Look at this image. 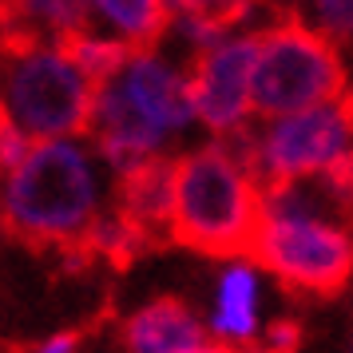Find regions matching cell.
I'll return each instance as SVG.
<instances>
[{"label":"cell","mask_w":353,"mask_h":353,"mask_svg":"<svg viewBox=\"0 0 353 353\" xmlns=\"http://www.w3.org/2000/svg\"><path fill=\"white\" fill-rule=\"evenodd\" d=\"M17 119L8 115V108H4V99H0V143H4V135H8V128H12Z\"/></svg>","instance_id":"obj_19"},{"label":"cell","mask_w":353,"mask_h":353,"mask_svg":"<svg viewBox=\"0 0 353 353\" xmlns=\"http://www.w3.org/2000/svg\"><path fill=\"white\" fill-rule=\"evenodd\" d=\"M92 4L112 28L123 32V40L135 52H151L163 40L167 24H171L167 0H92Z\"/></svg>","instance_id":"obj_13"},{"label":"cell","mask_w":353,"mask_h":353,"mask_svg":"<svg viewBox=\"0 0 353 353\" xmlns=\"http://www.w3.org/2000/svg\"><path fill=\"white\" fill-rule=\"evenodd\" d=\"M203 345V321L183 298H155L123 321L128 353H191Z\"/></svg>","instance_id":"obj_10"},{"label":"cell","mask_w":353,"mask_h":353,"mask_svg":"<svg viewBox=\"0 0 353 353\" xmlns=\"http://www.w3.org/2000/svg\"><path fill=\"white\" fill-rule=\"evenodd\" d=\"M115 210H123L131 223L151 230L167 246L171 242V210H175V159L147 155L135 167L119 171L115 179Z\"/></svg>","instance_id":"obj_8"},{"label":"cell","mask_w":353,"mask_h":353,"mask_svg":"<svg viewBox=\"0 0 353 353\" xmlns=\"http://www.w3.org/2000/svg\"><path fill=\"white\" fill-rule=\"evenodd\" d=\"M96 219V175L76 143L36 139L0 191L4 239L36 254H56Z\"/></svg>","instance_id":"obj_1"},{"label":"cell","mask_w":353,"mask_h":353,"mask_svg":"<svg viewBox=\"0 0 353 353\" xmlns=\"http://www.w3.org/2000/svg\"><path fill=\"white\" fill-rule=\"evenodd\" d=\"M258 282L246 266H230L219 282V298H214V334L234 345H250L258 325Z\"/></svg>","instance_id":"obj_12"},{"label":"cell","mask_w":353,"mask_h":353,"mask_svg":"<svg viewBox=\"0 0 353 353\" xmlns=\"http://www.w3.org/2000/svg\"><path fill=\"white\" fill-rule=\"evenodd\" d=\"M353 147V123L345 115V103H318L294 115H278L270 131L262 135V163L266 183H298L305 175H321L334 159H341Z\"/></svg>","instance_id":"obj_6"},{"label":"cell","mask_w":353,"mask_h":353,"mask_svg":"<svg viewBox=\"0 0 353 353\" xmlns=\"http://www.w3.org/2000/svg\"><path fill=\"white\" fill-rule=\"evenodd\" d=\"M262 0H167V8L175 17H187V20H203V24H214L219 32L234 28L242 20L254 12Z\"/></svg>","instance_id":"obj_15"},{"label":"cell","mask_w":353,"mask_h":353,"mask_svg":"<svg viewBox=\"0 0 353 353\" xmlns=\"http://www.w3.org/2000/svg\"><path fill=\"white\" fill-rule=\"evenodd\" d=\"M191 353H250V345H234V341H203V345H194Z\"/></svg>","instance_id":"obj_17"},{"label":"cell","mask_w":353,"mask_h":353,"mask_svg":"<svg viewBox=\"0 0 353 353\" xmlns=\"http://www.w3.org/2000/svg\"><path fill=\"white\" fill-rule=\"evenodd\" d=\"M286 294L305 302H334L353 278V234L318 214H266L254 254Z\"/></svg>","instance_id":"obj_5"},{"label":"cell","mask_w":353,"mask_h":353,"mask_svg":"<svg viewBox=\"0 0 353 353\" xmlns=\"http://www.w3.org/2000/svg\"><path fill=\"white\" fill-rule=\"evenodd\" d=\"M266 223L262 191L210 143L175 159L171 242L203 258H250Z\"/></svg>","instance_id":"obj_2"},{"label":"cell","mask_w":353,"mask_h":353,"mask_svg":"<svg viewBox=\"0 0 353 353\" xmlns=\"http://www.w3.org/2000/svg\"><path fill=\"white\" fill-rule=\"evenodd\" d=\"M83 242L92 246V254H96V262H108L112 270H128V266H135L143 254H155V250H163V242L151 234V230H143L139 223H131L123 210H112V214H96L92 219V226L83 230Z\"/></svg>","instance_id":"obj_11"},{"label":"cell","mask_w":353,"mask_h":353,"mask_svg":"<svg viewBox=\"0 0 353 353\" xmlns=\"http://www.w3.org/2000/svg\"><path fill=\"white\" fill-rule=\"evenodd\" d=\"M266 8H274V17H290V12H298V0H262Z\"/></svg>","instance_id":"obj_18"},{"label":"cell","mask_w":353,"mask_h":353,"mask_svg":"<svg viewBox=\"0 0 353 353\" xmlns=\"http://www.w3.org/2000/svg\"><path fill=\"white\" fill-rule=\"evenodd\" d=\"M350 92L334 36L305 28L298 12L278 17L258 32V60L250 76V108L262 119L294 115L318 103H334Z\"/></svg>","instance_id":"obj_3"},{"label":"cell","mask_w":353,"mask_h":353,"mask_svg":"<svg viewBox=\"0 0 353 353\" xmlns=\"http://www.w3.org/2000/svg\"><path fill=\"white\" fill-rule=\"evenodd\" d=\"M254 60H258V32L194 52L191 68H187V88H191L194 115L214 135L246 123Z\"/></svg>","instance_id":"obj_7"},{"label":"cell","mask_w":353,"mask_h":353,"mask_svg":"<svg viewBox=\"0 0 353 353\" xmlns=\"http://www.w3.org/2000/svg\"><path fill=\"white\" fill-rule=\"evenodd\" d=\"M321 32L334 40H353V0H314Z\"/></svg>","instance_id":"obj_16"},{"label":"cell","mask_w":353,"mask_h":353,"mask_svg":"<svg viewBox=\"0 0 353 353\" xmlns=\"http://www.w3.org/2000/svg\"><path fill=\"white\" fill-rule=\"evenodd\" d=\"M123 92L135 99V108L163 131H179L194 119V103H191V88L187 76H179L171 68L155 60L151 52H139L123 72Z\"/></svg>","instance_id":"obj_9"},{"label":"cell","mask_w":353,"mask_h":353,"mask_svg":"<svg viewBox=\"0 0 353 353\" xmlns=\"http://www.w3.org/2000/svg\"><path fill=\"white\" fill-rule=\"evenodd\" d=\"M56 48L64 52L72 64L80 68L88 80L96 83H108V80H115L123 68L139 56V52L131 48L128 40H99V36H92V32H76V36H64Z\"/></svg>","instance_id":"obj_14"},{"label":"cell","mask_w":353,"mask_h":353,"mask_svg":"<svg viewBox=\"0 0 353 353\" xmlns=\"http://www.w3.org/2000/svg\"><path fill=\"white\" fill-rule=\"evenodd\" d=\"M0 99L32 139L92 135L96 83L56 44L0 56Z\"/></svg>","instance_id":"obj_4"}]
</instances>
